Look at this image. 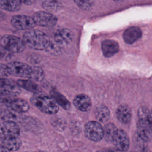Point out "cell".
<instances>
[{"instance_id":"obj_7","label":"cell","mask_w":152,"mask_h":152,"mask_svg":"<svg viewBox=\"0 0 152 152\" xmlns=\"http://www.w3.org/2000/svg\"><path fill=\"white\" fill-rule=\"evenodd\" d=\"M11 22L15 28L19 30H28L36 25L33 17L24 15L13 16Z\"/></svg>"},{"instance_id":"obj_29","label":"cell","mask_w":152,"mask_h":152,"mask_svg":"<svg viewBox=\"0 0 152 152\" xmlns=\"http://www.w3.org/2000/svg\"><path fill=\"white\" fill-rule=\"evenodd\" d=\"M22 3H24L26 5H32L33 4L36 0H21Z\"/></svg>"},{"instance_id":"obj_12","label":"cell","mask_w":152,"mask_h":152,"mask_svg":"<svg viewBox=\"0 0 152 152\" xmlns=\"http://www.w3.org/2000/svg\"><path fill=\"white\" fill-rule=\"evenodd\" d=\"M137 131L140 138L144 141H148L152 137V129L147 121L139 119L137 124Z\"/></svg>"},{"instance_id":"obj_10","label":"cell","mask_w":152,"mask_h":152,"mask_svg":"<svg viewBox=\"0 0 152 152\" xmlns=\"http://www.w3.org/2000/svg\"><path fill=\"white\" fill-rule=\"evenodd\" d=\"M21 145V141L18 136H7L2 138L1 151L18 150Z\"/></svg>"},{"instance_id":"obj_24","label":"cell","mask_w":152,"mask_h":152,"mask_svg":"<svg viewBox=\"0 0 152 152\" xmlns=\"http://www.w3.org/2000/svg\"><path fill=\"white\" fill-rule=\"evenodd\" d=\"M42 5L49 11H57L61 8V4L57 0H44Z\"/></svg>"},{"instance_id":"obj_6","label":"cell","mask_w":152,"mask_h":152,"mask_svg":"<svg viewBox=\"0 0 152 152\" xmlns=\"http://www.w3.org/2000/svg\"><path fill=\"white\" fill-rule=\"evenodd\" d=\"M36 25L42 27H53L57 23V18L52 13L46 11H39L33 15Z\"/></svg>"},{"instance_id":"obj_30","label":"cell","mask_w":152,"mask_h":152,"mask_svg":"<svg viewBox=\"0 0 152 152\" xmlns=\"http://www.w3.org/2000/svg\"><path fill=\"white\" fill-rule=\"evenodd\" d=\"M148 123L150 124V126L152 129V111L150 112L149 118H148Z\"/></svg>"},{"instance_id":"obj_2","label":"cell","mask_w":152,"mask_h":152,"mask_svg":"<svg viewBox=\"0 0 152 152\" xmlns=\"http://www.w3.org/2000/svg\"><path fill=\"white\" fill-rule=\"evenodd\" d=\"M30 102L38 109L46 114H55L59 110L56 102L53 98L45 95L36 93L31 98Z\"/></svg>"},{"instance_id":"obj_9","label":"cell","mask_w":152,"mask_h":152,"mask_svg":"<svg viewBox=\"0 0 152 152\" xmlns=\"http://www.w3.org/2000/svg\"><path fill=\"white\" fill-rule=\"evenodd\" d=\"M21 92L20 86L9 79L1 78V95L5 96H15Z\"/></svg>"},{"instance_id":"obj_14","label":"cell","mask_w":152,"mask_h":152,"mask_svg":"<svg viewBox=\"0 0 152 152\" xmlns=\"http://www.w3.org/2000/svg\"><path fill=\"white\" fill-rule=\"evenodd\" d=\"M74 38L73 33L69 29L62 28L56 31L54 34L55 42L59 45H66L72 42Z\"/></svg>"},{"instance_id":"obj_25","label":"cell","mask_w":152,"mask_h":152,"mask_svg":"<svg viewBox=\"0 0 152 152\" xmlns=\"http://www.w3.org/2000/svg\"><path fill=\"white\" fill-rule=\"evenodd\" d=\"M43 77L44 73L41 68L37 66L31 67V74L28 78L30 80L40 81L43 78Z\"/></svg>"},{"instance_id":"obj_5","label":"cell","mask_w":152,"mask_h":152,"mask_svg":"<svg viewBox=\"0 0 152 152\" xmlns=\"http://www.w3.org/2000/svg\"><path fill=\"white\" fill-rule=\"evenodd\" d=\"M10 74L15 77L28 78L31 71V66L21 62H12L7 65Z\"/></svg>"},{"instance_id":"obj_16","label":"cell","mask_w":152,"mask_h":152,"mask_svg":"<svg viewBox=\"0 0 152 152\" xmlns=\"http://www.w3.org/2000/svg\"><path fill=\"white\" fill-rule=\"evenodd\" d=\"M102 50L105 57H111L119 50L118 43L112 40H105L102 43Z\"/></svg>"},{"instance_id":"obj_19","label":"cell","mask_w":152,"mask_h":152,"mask_svg":"<svg viewBox=\"0 0 152 152\" xmlns=\"http://www.w3.org/2000/svg\"><path fill=\"white\" fill-rule=\"evenodd\" d=\"M21 0H0L1 8L8 11H16L20 9L21 6Z\"/></svg>"},{"instance_id":"obj_28","label":"cell","mask_w":152,"mask_h":152,"mask_svg":"<svg viewBox=\"0 0 152 152\" xmlns=\"http://www.w3.org/2000/svg\"><path fill=\"white\" fill-rule=\"evenodd\" d=\"M9 74L7 66L4 64H1V76L2 77L4 76H7Z\"/></svg>"},{"instance_id":"obj_3","label":"cell","mask_w":152,"mask_h":152,"mask_svg":"<svg viewBox=\"0 0 152 152\" xmlns=\"http://www.w3.org/2000/svg\"><path fill=\"white\" fill-rule=\"evenodd\" d=\"M1 46L5 50L12 52H21L25 49L26 45L19 37L12 35H5L1 39Z\"/></svg>"},{"instance_id":"obj_20","label":"cell","mask_w":152,"mask_h":152,"mask_svg":"<svg viewBox=\"0 0 152 152\" xmlns=\"http://www.w3.org/2000/svg\"><path fill=\"white\" fill-rule=\"evenodd\" d=\"M17 84L21 88L34 93H39L41 89L40 87L34 81L28 80H18Z\"/></svg>"},{"instance_id":"obj_21","label":"cell","mask_w":152,"mask_h":152,"mask_svg":"<svg viewBox=\"0 0 152 152\" xmlns=\"http://www.w3.org/2000/svg\"><path fill=\"white\" fill-rule=\"evenodd\" d=\"M116 126L113 123L106 124L103 127L104 138L108 142H113L114 138L118 132Z\"/></svg>"},{"instance_id":"obj_27","label":"cell","mask_w":152,"mask_h":152,"mask_svg":"<svg viewBox=\"0 0 152 152\" xmlns=\"http://www.w3.org/2000/svg\"><path fill=\"white\" fill-rule=\"evenodd\" d=\"M150 113V112L147 108L145 107H140L138 111V116L139 119L148 121Z\"/></svg>"},{"instance_id":"obj_18","label":"cell","mask_w":152,"mask_h":152,"mask_svg":"<svg viewBox=\"0 0 152 152\" xmlns=\"http://www.w3.org/2000/svg\"><path fill=\"white\" fill-rule=\"evenodd\" d=\"M116 115L118 119L123 124L128 123L131 118V109L125 104H121L118 107Z\"/></svg>"},{"instance_id":"obj_26","label":"cell","mask_w":152,"mask_h":152,"mask_svg":"<svg viewBox=\"0 0 152 152\" xmlns=\"http://www.w3.org/2000/svg\"><path fill=\"white\" fill-rule=\"evenodd\" d=\"M75 4L83 10H88L93 5L92 0H74Z\"/></svg>"},{"instance_id":"obj_13","label":"cell","mask_w":152,"mask_h":152,"mask_svg":"<svg viewBox=\"0 0 152 152\" xmlns=\"http://www.w3.org/2000/svg\"><path fill=\"white\" fill-rule=\"evenodd\" d=\"M1 133L2 137L18 136L20 134V128L18 125L12 121H5L1 124Z\"/></svg>"},{"instance_id":"obj_4","label":"cell","mask_w":152,"mask_h":152,"mask_svg":"<svg viewBox=\"0 0 152 152\" xmlns=\"http://www.w3.org/2000/svg\"><path fill=\"white\" fill-rule=\"evenodd\" d=\"M84 134L89 140L99 141L104 137L103 128L98 122L90 121L85 125Z\"/></svg>"},{"instance_id":"obj_17","label":"cell","mask_w":152,"mask_h":152,"mask_svg":"<svg viewBox=\"0 0 152 152\" xmlns=\"http://www.w3.org/2000/svg\"><path fill=\"white\" fill-rule=\"evenodd\" d=\"M141 30L138 27H131L127 28L123 34V39L125 43L132 44L141 37Z\"/></svg>"},{"instance_id":"obj_8","label":"cell","mask_w":152,"mask_h":152,"mask_svg":"<svg viewBox=\"0 0 152 152\" xmlns=\"http://www.w3.org/2000/svg\"><path fill=\"white\" fill-rule=\"evenodd\" d=\"M1 100L2 102H4L7 104L8 107L16 112L24 113L28 111L29 109L28 103L22 99H13L11 97H7L6 96H4V99L2 98Z\"/></svg>"},{"instance_id":"obj_1","label":"cell","mask_w":152,"mask_h":152,"mask_svg":"<svg viewBox=\"0 0 152 152\" xmlns=\"http://www.w3.org/2000/svg\"><path fill=\"white\" fill-rule=\"evenodd\" d=\"M23 40L26 46L34 50L46 49L50 44L48 36L45 33L37 30L26 31L23 35Z\"/></svg>"},{"instance_id":"obj_15","label":"cell","mask_w":152,"mask_h":152,"mask_svg":"<svg viewBox=\"0 0 152 152\" xmlns=\"http://www.w3.org/2000/svg\"><path fill=\"white\" fill-rule=\"evenodd\" d=\"M74 106L83 112L88 111L92 106L90 98L86 94H80L75 97L73 100Z\"/></svg>"},{"instance_id":"obj_31","label":"cell","mask_w":152,"mask_h":152,"mask_svg":"<svg viewBox=\"0 0 152 152\" xmlns=\"http://www.w3.org/2000/svg\"><path fill=\"white\" fill-rule=\"evenodd\" d=\"M114 1H116V2H119V1H121L122 0H113Z\"/></svg>"},{"instance_id":"obj_11","label":"cell","mask_w":152,"mask_h":152,"mask_svg":"<svg viewBox=\"0 0 152 152\" xmlns=\"http://www.w3.org/2000/svg\"><path fill=\"white\" fill-rule=\"evenodd\" d=\"M113 142L117 150L119 151H126L129 147V140L128 136L127 135L126 133L122 129L118 130Z\"/></svg>"},{"instance_id":"obj_23","label":"cell","mask_w":152,"mask_h":152,"mask_svg":"<svg viewBox=\"0 0 152 152\" xmlns=\"http://www.w3.org/2000/svg\"><path fill=\"white\" fill-rule=\"evenodd\" d=\"M51 96L56 103L61 105L64 109L68 110L70 108L71 105L69 102L59 92L53 90L51 91Z\"/></svg>"},{"instance_id":"obj_22","label":"cell","mask_w":152,"mask_h":152,"mask_svg":"<svg viewBox=\"0 0 152 152\" xmlns=\"http://www.w3.org/2000/svg\"><path fill=\"white\" fill-rule=\"evenodd\" d=\"M96 117L100 122H106L110 116V112L108 108L103 105L99 106L95 112Z\"/></svg>"}]
</instances>
